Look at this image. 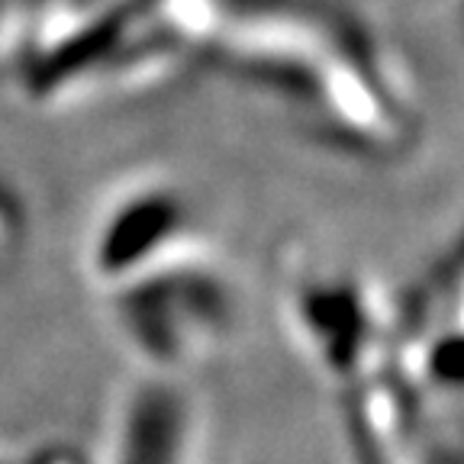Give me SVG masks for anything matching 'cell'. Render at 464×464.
Returning a JSON list of instances; mask_svg holds the SVG:
<instances>
[{
    "label": "cell",
    "instance_id": "3",
    "mask_svg": "<svg viewBox=\"0 0 464 464\" xmlns=\"http://www.w3.org/2000/svg\"><path fill=\"white\" fill-rule=\"evenodd\" d=\"M271 294L287 339L342 400L391 381L393 290L384 281L287 239L271 258Z\"/></svg>",
    "mask_w": 464,
    "mask_h": 464
},
{
    "label": "cell",
    "instance_id": "2",
    "mask_svg": "<svg viewBox=\"0 0 464 464\" xmlns=\"http://www.w3.org/2000/svg\"><path fill=\"white\" fill-rule=\"evenodd\" d=\"M78 271L139 374L203 368L239 323L236 284L181 181L136 171L97 200L78 242Z\"/></svg>",
    "mask_w": 464,
    "mask_h": 464
},
{
    "label": "cell",
    "instance_id": "5",
    "mask_svg": "<svg viewBox=\"0 0 464 464\" xmlns=\"http://www.w3.org/2000/svg\"><path fill=\"white\" fill-rule=\"evenodd\" d=\"M26 236V217L20 210V200L0 184V268L20 252Z\"/></svg>",
    "mask_w": 464,
    "mask_h": 464
},
{
    "label": "cell",
    "instance_id": "4",
    "mask_svg": "<svg viewBox=\"0 0 464 464\" xmlns=\"http://www.w3.org/2000/svg\"><path fill=\"white\" fill-rule=\"evenodd\" d=\"M87 4L91 0H0V72L16 78Z\"/></svg>",
    "mask_w": 464,
    "mask_h": 464
},
{
    "label": "cell",
    "instance_id": "1",
    "mask_svg": "<svg viewBox=\"0 0 464 464\" xmlns=\"http://www.w3.org/2000/svg\"><path fill=\"white\" fill-rule=\"evenodd\" d=\"M194 78L219 81L300 142L391 165L420 142L403 58L339 0H219Z\"/></svg>",
    "mask_w": 464,
    "mask_h": 464
}]
</instances>
